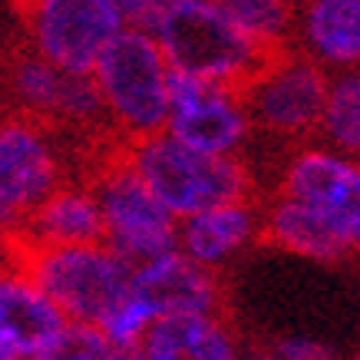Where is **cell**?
<instances>
[{"label": "cell", "instance_id": "16", "mask_svg": "<svg viewBox=\"0 0 360 360\" xmlns=\"http://www.w3.org/2000/svg\"><path fill=\"white\" fill-rule=\"evenodd\" d=\"M262 238L284 251H291V255L314 258V262H338L350 251L324 221L314 219L304 205H297V202L284 195H278L274 205L268 208Z\"/></svg>", "mask_w": 360, "mask_h": 360}, {"label": "cell", "instance_id": "11", "mask_svg": "<svg viewBox=\"0 0 360 360\" xmlns=\"http://www.w3.org/2000/svg\"><path fill=\"white\" fill-rule=\"evenodd\" d=\"M132 291L162 314H219L221 288L212 268H202L179 248L132 268Z\"/></svg>", "mask_w": 360, "mask_h": 360}, {"label": "cell", "instance_id": "12", "mask_svg": "<svg viewBox=\"0 0 360 360\" xmlns=\"http://www.w3.org/2000/svg\"><path fill=\"white\" fill-rule=\"evenodd\" d=\"M20 248H63L103 241V215L89 186H60L11 231Z\"/></svg>", "mask_w": 360, "mask_h": 360}, {"label": "cell", "instance_id": "25", "mask_svg": "<svg viewBox=\"0 0 360 360\" xmlns=\"http://www.w3.org/2000/svg\"><path fill=\"white\" fill-rule=\"evenodd\" d=\"M106 360H149V357H146V347H142V340H139V344H122V347H112Z\"/></svg>", "mask_w": 360, "mask_h": 360}, {"label": "cell", "instance_id": "24", "mask_svg": "<svg viewBox=\"0 0 360 360\" xmlns=\"http://www.w3.org/2000/svg\"><path fill=\"white\" fill-rule=\"evenodd\" d=\"M278 360H338V354L321 344V340H311V338H284L278 344Z\"/></svg>", "mask_w": 360, "mask_h": 360}, {"label": "cell", "instance_id": "3", "mask_svg": "<svg viewBox=\"0 0 360 360\" xmlns=\"http://www.w3.org/2000/svg\"><path fill=\"white\" fill-rule=\"evenodd\" d=\"M13 245V238H11ZM17 268L44 291L66 321L99 324L112 307L132 295V264L110 245H63V248H20L13 245Z\"/></svg>", "mask_w": 360, "mask_h": 360}, {"label": "cell", "instance_id": "26", "mask_svg": "<svg viewBox=\"0 0 360 360\" xmlns=\"http://www.w3.org/2000/svg\"><path fill=\"white\" fill-rule=\"evenodd\" d=\"M13 268H17V258H13V245H11V235H7V238H0V281H4Z\"/></svg>", "mask_w": 360, "mask_h": 360}, {"label": "cell", "instance_id": "23", "mask_svg": "<svg viewBox=\"0 0 360 360\" xmlns=\"http://www.w3.org/2000/svg\"><path fill=\"white\" fill-rule=\"evenodd\" d=\"M112 4H116L122 23H129L132 30L149 33V30H155L159 17L172 7L175 0H112Z\"/></svg>", "mask_w": 360, "mask_h": 360}, {"label": "cell", "instance_id": "2", "mask_svg": "<svg viewBox=\"0 0 360 360\" xmlns=\"http://www.w3.org/2000/svg\"><path fill=\"white\" fill-rule=\"evenodd\" d=\"M122 149L146 188L175 219H188L205 208L251 198V175L235 155L198 153L169 132L132 139Z\"/></svg>", "mask_w": 360, "mask_h": 360}, {"label": "cell", "instance_id": "19", "mask_svg": "<svg viewBox=\"0 0 360 360\" xmlns=\"http://www.w3.org/2000/svg\"><path fill=\"white\" fill-rule=\"evenodd\" d=\"M235 27L262 40V44H284L291 27V4L288 0H212Z\"/></svg>", "mask_w": 360, "mask_h": 360}, {"label": "cell", "instance_id": "28", "mask_svg": "<svg viewBox=\"0 0 360 360\" xmlns=\"http://www.w3.org/2000/svg\"><path fill=\"white\" fill-rule=\"evenodd\" d=\"M245 360H278V357H274V354H248Z\"/></svg>", "mask_w": 360, "mask_h": 360}, {"label": "cell", "instance_id": "27", "mask_svg": "<svg viewBox=\"0 0 360 360\" xmlns=\"http://www.w3.org/2000/svg\"><path fill=\"white\" fill-rule=\"evenodd\" d=\"M0 360H23L20 354H17V350L11 347V344H7V340L0 338Z\"/></svg>", "mask_w": 360, "mask_h": 360}, {"label": "cell", "instance_id": "8", "mask_svg": "<svg viewBox=\"0 0 360 360\" xmlns=\"http://www.w3.org/2000/svg\"><path fill=\"white\" fill-rule=\"evenodd\" d=\"M165 132L198 153L231 155L248 136V112L235 89L169 70Z\"/></svg>", "mask_w": 360, "mask_h": 360}, {"label": "cell", "instance_id": "1", "mask_svg": "<svg viewBox=\"0 0 360 360\" xmlns=\"http://www.w3.org/2000/svg\"><path fill=\"white\" fill-rule=\"evenodd\" d=\"M153 33L169 70L229 86L238 96L274 56L288 50V44H262L248 37L212 0H175Z\"/></svg>", "mask_w": 360, "mask_h": 360}, {"label": "cell", "instance_id": "14", "mask_svg": "<svg viewBox=\"0 0 360 360\" xmlns=\"http://www.w3.org/2000/svg\"><path fill=\"white\" fill-rule=\"evenodd\" d=\"M149 360H238L219 314H162L142 338Z\"/></svg>", "mask_w": 360, "mask_h": 360}, {"label": "cell", "instance_id": "20", "mask_svg": "<svg viewBox=\"0 0 360 360\" xmlns=\"http://www.w3.org/2000/svg\"><path fill=\"white\" fill-rule=\"evenodd\" d=\"M321 122L340 149L360 153V77H340L328 89Z\"/></svg>", "mask_w": 360, "mask_h": 360}, {"label": "cell", "instance_id": "7", "mask_svg": "<svg viewBox=\"0 0 360 360\" xmlns=\"http://www.w3.org/2000/svg\"><path fill=\"white\" fill-rule=\"evenodd\" d=\"M328 79L307 56L281 50L241 93V106L274 136H304L321 122Z\"/></svg>", "mask_w": 360, "mask_h": 360}, {"label": "cell", "instance_id": "21", "mask_svg": "<svg viewBox=\"0 0 360 360\" xmlns=\"http://www.w3.org/2000/svg\"><path fill=\"white\" fill-rule=\"evenodd\" d=\"M110 350H112V344L99 330V324L63 321V328L46 340L44 350L33 360H106Z\"/></svg>", "mask_w": 360, "mask_h": 360}, {"label": "cell", "instance_id": "5", "mask_svg": "<svg viewBox=\"0 0 360 360\" xmlns=\"http://www.w3.org/2000/svg\"><path fill=\"white\" fill-rule=\"evenodd\" d=\"M89 188L103 215V245L132 268L179 248V219L146 188L126 159V149L106 155Z\"/></svg>", "mask_w": 360, "mask_h": 360}, {"label": "cell", "instance_id": "17", "mask_svg": "<svg viewBox=\"0 0 360 360\" xmlns=\"http://www.w3.org/2000/svg\"><path fill=\"white\" fill-rule=\"evenodd\" d=\"M307 37L330 63L360 60V0H314L307 13Z\"/></svg>", "mask_w": 360, "mask_h": 360}, {"label": "cell", "instance_id": "10", "mask_svg": "<svg viewBox=\"0 0 360 360\" xmlns=\"http://www.w3.org/2000/svg\"><path fill=\"white\" fill-rule=\"evenodd\" d=\"M281 195L304 205L350 251L360 248V165L330 153H301L288 165Z\"/></svg>", "mask_w": 360, "mask_h": 360}, {"label": "cell", "instance_id": "22", "mask_svg": "<svg viewBox=\"0 0 360 360\" xmlns=\"http://www.w3.org/2000/svg\"><path fill=\"white\" fill-rule=\"evenodd\" d=\"M155 317L159 314L153 311V304H149L142 295L132 291L126 301H120L110 314L99 321V330L110 338L112 347H122V344H139V340L146 338V330L153 328Z\"/></svg>", "mask_w": 360, "mask_h": 360}, {"label": "cell", "instance_id": "18", "mask_svg": "<svg viewBox=\"0 0 360 360\" xmlns=\"http://www.w3.org/2000/svg\"><path fill=\"white\" fill-rule=\"evenodd\" d=\"M7 86H11L13 99L30 112V120H56L66 86V70L53 66L40 53H27L11 63Z\"/></svg>", "mask_w": 360, "mask_h": 360}, {"label": "cell", "instance_id": "13", "mask_svg": "<svg viewBox=\"0 0 360 360\" xmlns=\"http://www.w3.org/2000/svg\"><path fill=\"white\" fill-rule=\"evenodd\" d=\"M60 307L20 271H11L0 281V338L23 360H33L44 344L63 328Z\"/></svg>", "mask_w": 360, "mask_h": 360}, {"label": "cell", "instance_id": "6", "mask_svg": "<svg viewBox=\"0 0 360 360\" xmlns=\"http://www.w3.org/2000/svg\"><path fill=\"white\" fill-rule=\"evenodd\" d=\"M33 53L66 73H89L96 56L126 27L112 0H17Z\"/></svg>", "mask_w": 360, "mask_h": 360}, {"label": "cell", "instance_id": "4", "mask_svg": "<svg viewBox=\"0 0 360 360\" xmlns=\"http://www.w3.org/2000/svg\"><path fill=\"white\" fill-rule=\"evenodd\" d=\"M110 122L126 142L165 129L169 116V63L149 33L126 30L112 37L89 70Z\"/></svg>", "mask_w": 360, "mask_h": 360}, {"label": "cell", "instance_id": "15", "mask_svg": "<svg viewBox=\"0 0 360 360\" xmlns=\"http://www.w3.org/2000/svg\"><path fill=\"white\" fill-rule=\"evenodd\" d=\"M255 229H258V219H255L251 198L248 202H225V205L205 208V212L182 219L179 251L202 268H215L231 251H238L255 235Z\"/></svg>", "mask_w": 360, "mask_h": 360}, {"label": "cell", "instance_id": "9", "mask_svg": "<svg viewBox=\"0 0 360 360\" xmlns=\"http://www.w3.org/2000/svg\"><path fill=\"white\" fill-rule=\"evenodd\" d=\"M63 179L53 139L40 120L0 122V215L13 229L40 205Z\"/></svg>", "mask_w": 360, "mask_h": 360}]
</instances>
